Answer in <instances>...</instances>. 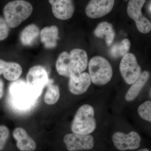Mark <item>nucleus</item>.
<instances>
[{
    "instance_id": "obj_11",
    "label": "nucleus",
    "mask_w": 151,
    "mask_h": 151,
    "mask_svg": "<svg viewBox=\"0 0 151 151\" xmlns=\"http://www.w3.org/2000/svg\"><path fill=\"white\" fill-rule=\"evenodd\" d=\"M69 69L70 75L82 73L87 68L88 58L85 50L75 48L70 52Z\"/></svg>"
},
{
    "instance_id": "obj_16",
    "label": "nucleus",
    "mask_w": 151,
    "mask_h": 151,
    "mask_svg": "<svg viewBox=\"0 0 151 151\" xmlns=\"http://www.w3.org/2000/svg\"><path fill=\"white\" fill-rule=\"evenodd\" d=\"M94 35L98 38L105 40L108 46L113 43L116 36V32L113 25L107 22L100 23L94 31Z\"/></svg>"
},
{
    "instance_id": "obj_6",
    "label": "nucleus",
    "mask_w": 151,
    "mask_h": 151,
    "mask_svg": "<svg viewBox=\"0 0 151 151\" xmlns=\"http://www.w3.org/2000/svg\"><path fill=\"white\" fill-rule=\"evenodd\" d=\"M146 0H129L127 6L128 16L134 20L137 29L143 34L148 33L151 31V23L143 15L142 9Z\"/></svg>"
},
{
    "instance_id": "obj_15",
    "label": "nucleus",
    "mask_w": 151,
    "mask_h": 151,
    "mask_svg": "<svg viewBox=\"0 0 151 151\" xmlns=\"http://www.w3.org/2000/svg\"><path fill=\"white\" fill-rule=\"evenodd\" d=\"M22 68L19 63L6 62L0 59V75H4L6 80L14 81L18 79L22 73Z\"/></svg>"
},
{
    "instance_id": "obj_12",
    "label": "nucleus",
    "mask_w": 151,
    "mask_h": 151,
    "mask_svg": "<svg viewBox=\"0 0 151 151\" xmlns=\"http://www.w3.org/2000/svg\"><path fill=\"white\" fill-rule=\"evenodd\" d=\"M52 6L53 15L56 18L63 20L73 16L75 6L73 0H48Z\"/></svg>"
},
{
    "instance_id": "obj_19",
    "label": "nucleus",
    "mask_w": 151,
    "mask_h": 151,
    "mask_svg": "<svg viewBox=\"0 0 151 151\" xmlns=\"http://www.w3.org/2000/svg\"><path fill=\"white\" fill-rule=\"evenodd\" d=\"M150 75V73L148 71H144L141 73L139 77L132 84V86L126 94L125 99L127 101L131 102L137 98L148 80Z\"/></svg>"
},
{
    "instance_id": "obj_5",
    "label": "nucleus",
    "mask_w": 151,
    "mask_h": 151,
    "mask_svg": "<svg viewBox=\"0 0 151 151\" xmlns=\"http://www.w3.org/2000/svg\"><path fill=\"white\" fill-rule=\"evenodd\" d=\"M29 88L34 94L38 97L48 82V76L45 68L40 65H35L29 70L26 77Z\"/></svg>"
},
{
    "instance_id": "obj_21",
    "label": "nucleus",
    "mask_w": 151,
    "mask_h": 151,
    "mask_svg": "<svg viewBox=\"0 0 151 151\" xmlns=\"http://www.w3.org/2000/svg\"><path fill=\"white\" fill-rule=\"evenodd\" d=\"M131 47V42L128 39H124L120 43L113 45L111 47L110 54L113 58L124 57L129 52Z\"/></svg>"
},
{
    "instance_id": "obj_7",
    "label": "nucleus",
    "mask_w": 151,
    "mask_h": 151,
    "mask_svg": "<svg viewBox=\"0 0 151 151\" xmlns=\"http://www.w3.org/2000/svg\"><path fill=\"white\" fill-rule=\"evenodd\" d=\"M120 70L124 81L128 84L134 83L142 73V68L137 58L132 53H127L123 57L120 63Z\"/></svg>"
},
{
    "instance_id": "obj_26",
    "label": "nucleus",
    "mask_w": 151,
    "mask_h": 151,
    "mask_svg": "<svg viewBox=\"0 0 151 151\" xmlns=\"http://www.w3.org/2000/svg\"><path fill=\"white\" fill-rule=\"evenodd\" d=\"M4 83L1 79L0 78V99L2 98L4 95Z\"/></svg>"
},
{
    "instance_id": "obj_10",
    "label": "nucleus",
    "mask_w": 151,
    "mask_h": 151,
    "mask_svg": "<svg viewBox=\"0 0 151 151\" xmlns=\"http://www.w3.org/2000/svg\"><path fill=\"white\" fill-rule=\"evenodd\" d=\"M114 4L115 0H91L86 6L85 13L90 18L102 17L112 11Z\"/></svg>"
},
{
    "instance_id": "obj_20",
    "label": "nucleus",
    "mask_w": 151,
    "mask_h": 151,
    "mask_svg": "<svg viewBox=\"0 0 151 151\" xmlns=\"http://www.w3.org/2000/svg\"><path fill=\"white\" fill-rule=\"evenodd\" d=\"M70 55L66 51L63 52L58 57L56 62V68L58 73L63 76L69 77V65Z\"/></svg>"
},
{
    "instance_id": "obj_3",
    "label": "nucleus",
    "mask_w": 151,
    "mask_h": 151,
    "mask_svg": "<svg viewBox=\"0 0 151 151\" xmlns=\"http://www.w3.org/2000/svg\"><path fill=\"white\" fill-rule=\"evenodd\" d=\"M9 91L12 102L21 110L31 108L38 98L29 88L26 81L23 79L13 81L10 85Z\"/></svg>"
},
{
    "instance_id": "obj_22",
    "label": "nucleus",
    "mask_w": 151,
    "mask_h": 151,
    "mask_svg": "<svg viewBox=\"0 0 151 151\" xmlns=\"http://www.w3.org/2000/svg\"><path fill=\"white\" fill-rule=\"evenodd\" d=\"M60 93L59 88L56 85L49 84L44 96V101L49 105H53L59 100Z\"/></svg>"
},
{
    "instance_id": "obj_24",
    "label": "nucleus",
    "mask_w": 151,
    "mask_h": 151,
    "mask_svg": "<svg viewBox=\"0 0 151 151\" xmlns=\"http://www.w3.org/2000/svg\"><path fill=\"white\" fill-rule=\"evenodd\" d=\"M9 134V130L7 127L0 126V151H3L5 148Z\"/></svg>"
},
{
    "instance_id": "obj_14",
    "label": "nucleus",
    "mask_w": 151,
    "mask_h": 151,
    "mask_svg": "<svg viewBox=\"0 0 151 151\" xmlns=\"http://www.w3.org/2000/svg\"><path fill=\"white\" fill-rule=\"evenodd\" d=\"M13 136L17 141V148L21 151H34L37 148L35 141L31 137L25 130L17 128L13 132Z\"/></svg>"
},
{
    "instance_id": "obj_27",
    "label": "nucleus",
    "mask_w": 151,
    "mask_h": 151,
    "mask_svg": "<svg viewBox=\"0 0 151 151\" xmlns=\"http://www.w3.org/2000/svg\"><path fill=\"white\" fill-rule=\"evenodd\" d=\"M150 151L148 149L144 148L142 149H141V150H139V151Z\"/></svg>"
},
{
    "instance_id": "obj_17",
    "label": "nucleus",
    "mask_w": 151,
    "mask_h": 151,
    "mask_svg": "<svg viewBox=\"0 0 151 151\" xmlns=\"http://www.w3.org/2000/svg\"><path fill=\"white\" fill-rule=\"evenodd\" d=\"M58 29L56 26L46 27L41 31L40 37L41 42L47 49L54 48L57 44L58 39Z\"/></svg>"
},
{
    "instance_id": "obj_9",
    "label": "nucleus",
    "mask_w": 151,
    "mask_h": 151,
    "mask_svg": "<svg viewBox=\"0 0 151 151\" xmlns=\"http://www.w3.org/2000/svg\"><path fill=\"white\" fill-rule=\"evenodd\" d=\"M63 142L69 151L89 150L94 146V138L89 134H67L63 138Z\"/></svg>"
},
{
    "instance_id": "obj_8",
    "label": "nucleus",
    "mask_w": 151,
    "mask_h": 151,
    "mask_svg": "<svg viewBox=\"0 0 151 151\" xmlns=\"http://www.w3.org/2000/svg\"><path fill=\"white\" fill-rule=\"evenodd\" d=\"M115 147L119 150H135L139 147L141 138L138 133L134 131L125 134L121 132H116L112 137Z\"/></svg>"
},
{
    "instance_id": "obj_13",
    "label": "nucleus",
    "mask_w": 151,
    "mask_h": 151,
    "mask_svg": "<svg viewBox=\"0 0 151 151\" xmlns=\"http://www.w3.org/2000/svg\"><path fill=\"white\" fill-rule=\"evenodd\" d=\"M69 78L68 89L74 95H80L86 92L92 82L89 73L86 72L72 74Z\"/></svg>"
},
{
    "instance_id": "obj_4",
    "label": "nucleus",
    "mask_w": 151,
    "mask_h": 151,
    "mask_svg": "<svg viewBox=\"0 0 151 151\" xmlns=\"http://www.w3.org/2000/svg\"><path fill=\"white\" fill-rule=\"evenodd\" d=\"M88 66L89 76L93 84L105 85L111 81L113 76V68L105 58L100 56L94 57L90 59Z\"/></svg>"
},
{
    "instance_id": "obj_2",
    "label": "nucleus",
    "mask_w": 151,
    "mask_h": 151,
    "mask_svg": "<svg viewBox=\"0 0 151 151\" xmlns=\"http://www.w3.org/2000/svg\"><path fill=\"white\" fill-rule=\"evenodd\" d=\"M96 127L94 108L88 104L82 105L76 113L71 124V131L74 134L88 135L94 132Z\"/></svg>"
},
{
    "instance_id": "obj_1",
    "label": "nucleus",
    "mask_w": 151,
    "mask_h": 151,
    "mask_svg": "<svg viewBox=\"0 0 151 151\" xmlns=\"http://www.w3.org/2000/svg\"><path fill=\"white\" fill-rule=\"evenodd\" d=\"M32 11V5L27 1H12L4 7L5 20L9 27L14 28L17 27L29 17Z\"/></svg>"
},
{
    "instance_id": "obj_18",
    "label": "nucleus",
    "mask_w": 151,
    "mask_h": 151,
    "mask_svg": "<svg viewBox=\"0 0 151 151\" xmlns=\"http://www.w3.org/2000/svg\"><path fill=\"white\" fill-rule=\"evenodd\" d=\"M40 30L36 25H29L22 31L20 36L22 43L25 46H32L37 42L40 36Z\"/></svg>"
},
{
    "instance_id": "obj_23",
    "label": "nucleus",
    "mask_w": 151,
    "mask_h": 151,
    "mask_svg": "<svg viewBox=\"0 0 151 151\" xmlns=\"http://www.w3.org/2000/svg\"><path fill=\"white\" fill-rule=\"evenodd\" d=\"M139 116L144 120L151 122V102L147 101L141 104L138 109Z\"/></svg>"
},
{
    "instance_id": "obj_25",
    "label": "nucleus",
    "mask_w": 151,
    "mask_h": 151,
    "mask_svg": "<svg viewBox=\"0 0 151 151\" xmlns=\"http://www.w3.org/2000/svg\"><path fill=\"white\" fill-rule=\"evenodd\" d=\"M9 32V27L2 18L0 17V40H3L7 37Z\"/></svg>"
}]
</instances>
